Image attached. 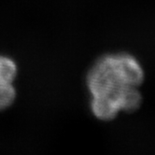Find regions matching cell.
<instances>
[{"mask_svg": "<svg viewBox=\"0 0 155 155\" xmlns=\"http://www.w3.org/2000/svg\"><path fill=\"white\" fill-rule=\"evenodd\" d=\"M143 81L144 72L141 65L135 57L126 53L101 57L87 77V84L93 96H108L118 107L120 96L126 88L138 87Z\"/></svg>", "mask_w": 155, "mask_h": 155, "instance_id": "6da1fadb", "label": "cell"}, {"mask_svg": "<svg viewBox=\"0 0 155 155\" xmlns=\"http://www.w3.org/2000/svg\"><path fill=\"white\" fill-rule=\"evenodd\" d=\"M91 107L94 116L103 120L114 119L118 112L120 111L117 103L112 98L104 95L93 96Z\"/></svg>", "mask_w": 155, "mask_h": 155, "instance_id": "7a4b0ae2", "label": "cell"}, {"mask_svg": "<svg viewBox=\"0 0 155 155\" xmlns=\"http://www.w3.org/2000/svg\"><path fill=\"white\" fill-rule=\"evenodd\" d=\"M17 74L15 63L8 57L0 56V84L12 83Z\"/></svg>", "mask_w": 155, "mask_h": 155, "instance_id": "3957f363", "label": "cell"}, {"mask_svg": "<svg viewBox=\"0 0 155 155\" xmlns=\"http://www.w3.org/2000/svg\"><path fill=\"white\" fill-rule=\"evenodd\" d=\"M16 93L12 83L0 84V109L10 106L15 99Z\"/></svg>", "mask_w": 155, "mask_h": 155, "instance_id": "277c9868", "label": "cell"}]
</instances>
